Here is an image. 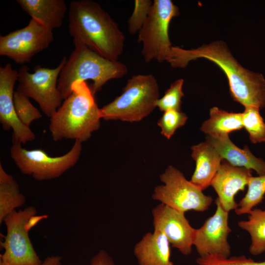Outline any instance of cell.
I'll return each mask as SVG.
<instances>
[{"label": "cell", "mask_w": 265, "mask_h": 265, "mask_svg": "<svg viewBox=\"0 0 265 265\" xmlns=\"http://www.w3.org/2000/svg\"><path fill=\"white\" fill-rule=\"evenodd\" d=\"M206 58L219 66L226 75L233 99L244 107H265V79L263 75L242 66L223 41H214L196 49L172 46L167 62L173 68H184L191 61Z\"/></svg>", "instance_id": "obj_1"}, {"label": "cell", "mask_w": 265, "mask_h": 265, "mask_svg": "<svg viewBox=\"0 0 265 265\" xmlns=\"http://www.w3.org/2000/svg\"><path fill=\"white\" fill-rule=\"evenodd\" d=\"M68 31L73 41L85 45L112 61L123 53L125 37L117 23L97 2L72 1L68 16Z\"/></svg>", "instance_id": "obj_2"}, {"label": "cell", "mask_w": 265, "mask_h": 265, "mask_svg": "<svg viewBox=\"0 0 265 265\" xmlns=\"http://www.w3.org/2000/svg\"><path fill=\"white\" fill-rule=\"evenodd\" d=\"M72 93L50 117L49 129L53 140H87L100 127V108L85 81H76Z\"/></svg>", "instance_id": "obj_3"}, {"label": "cell", "mask_w": 265, "mask_h": 265, "mask_svg": "<svg viewBox=\"0 0 265 265\" xmlns=\"http://www.w3.org/2000/svg\"><path fill=\"white\" fill-rule=\"evenodd\" d=\"M73 42L75 49L58 79L57 87L63 100L72 93L71 86L76 81H93L90 88L95 94L109 80L127 74L128 68L123 63L104 57L81 42Z\"/></svg>", "instance_id": "obj_4"}, {"label": "cell", "mask_w": 265, "mask_h": 265, "mask_svg": "<svg viewBox=\"0 0 265 265\" xmlns=\"http://www.w3.org/2000/svg\"><path fill=\"white\" fill-rule=\"evenodd\" d=\"M159 98V84L153 75H134L120 95L100 108L101 117L105 120L139 121L153 111Z\"/></svg>", "instance_id": "obj_5"}, {"label": "cell", "mask_w": 265, "mask_h": 265, "mask_svg": "<svg viewBox=\"0 0 265 265\" xmlns=\"http://www.w3.org/2000/svg\"><path fill=\"white\" fill-rule=\"evenodd\" d=\"M47 214L38 215L36 208L29 206L14 211L4 219L6 234L0 246L4 251L0 256V265H41L29 237V232Z\"/></svg>", "instance_id": "obj_6"}, {"label": "cell", "mask_w": 265, "mask_h": 265, "mask_svg": "<svg viewBox=\"0 0 265 265\" xmlns=\"http://www.w3.org/2000/svg\"><path fill=\"white\" fill-rule=\"evenodd\" d=\"M180 14L170 0H154L148 16L138 32L137 41L142 45L141 54L146 62L167 61L172 44L169 26L172 19Z\"/></svg>", "instance_id": "obj_7"}, {"label": "cell", "mask_w": 265, "mask_h": 265, "mask_svg": "<svg viewBox=\"0 0 265 265\" xmlns=\"http://www.w3.org/2000/svg\"><path fill=\"white\" fill-rule=\"evenodd\" d=\"M82 151V142L75 140L65 154L53 157L41 149L27 150L19 142H12L10 156L21 172L37 181L50 180L61 176L77 163Z\"/></svg>", "instance_id": "obj_8"}, {"label": "cell", "mask_w": 265, "mask_h": 265, "mask_svg": "<svg viewBox=\"0 0 265 265\" xmlns=\"http://www.w3.org/2000/svg\"><path fill=\"white\" fill-rule=\"evenodd\" d=\"M159 178L163 184L155 187L154 200L183 213L189 210L203 212L212 203L211 196L205 195L173 166H168Z\"/></svg>", "instance_id": "obj_9"}, {"label": "cell", "mask_w": 265, "mask_h": 265, "mask_svg": "<svg viewBox=\"0 0 265 265\" xmlns=\"http://www.w3.org/2000/svg\"><path fill=\"white\" fill-rule=\"evenodd\" d=\"M67 60L66 56H64L55 68L36 65L33 72L30 73L28 67L24 65L18 71L17 90L36 102L42 112L49 118L64 100L57 83L61 70Z\"/></svg>", "instance_id": "obj_10"}, {"label": "cell", "mask_w": 265, "mask_h": 265, "mask_svg": "<svg viewBox=\"0 0 265 265\" xmlns=\"http://www.w3.org/2000/svg\"><path fill=\"white\" fill-rule=\"evenodd\" d=\"M53 40V30L31 18L25 27L0 35V55L23 64L47 49Z\"/></svg>", "instance_id": "obj_11"}, {"label": "cell", "mask_w": 265, "mask_h": 265, "mask_svg": "<svg viewBox=\"0 0 265 265\" xmlns=\"http://www.w3.org/2000/svg\"><path fill=\"white\" fill-rule=\"evenodd\" d=\"M215 204L214 213L196 231L193 245L200 257L216 255L229 257L231 254L228 241V237L232 231L228 224L229 212L224 210L218 198Z\"/></svg>", "instance_id": "obj_12"}, {"label": "cell", "mask_w": 265, "mask_h": 265, "mask_svg": "<svg viewBox=\"0 0 265 265\" xmlns=\"http://www.w3.org/2000/svg\"><path fill=\"white\" fill-rule=\"evenodd\" d=\"M152 215L154 230L163 233L172 246L182 254L189 255L196 229L190 225L185 213L161 203L153 209Z\"/></svg>", "instance_id": "obj_13"}, {"label": "cell", "mask_w": 265, "mask_h": 265, "mask_svg": "<svg viewBox=\"0 0 265 265\" xmlns=\"http://www.w3.org/2000/svg\"><path fill=\"white\" fill-rule=\"evenodd\" d=\"M18 79V71L10 63L0 67V122L4 130H12V142L25 144L34 140L35 134L20 121L16 113L13 94Z\"/></svg>", "instance_id": "obj_14"}, {"label": "cell", "mask_w": 265, "mask_h": 265, "mask_svg": "<svg viewBox=\"0 0 265 265\" xmlns=\"http://www.w3.org/2000/svg\"><path fill=\"white\" fill-rule=\"evenodd\" d=\"M251 176V170L222 160L210 186L217 194V198L224 210L229 212L238 208L235 196L239 191L244 190Z\"/></svg>", "instance_id": "obj_15"}, {"label": "cell", "mask_w": 265, "mask_h": 265, "mask_svg": "<svg viewBox=\"0 0 265 265\" xmlns=\"http://www.w3.org/2000/svg\"><path fill=\"white\" fill-rule=\"evenodd\" d=\"M206 141L211 144L220 155L232 165L255 170L259 176L265 175V161L255 156L245 145L243 149L237 147L229 135L220 137L207 136Z\"/></svg>", "instance_id": "obj_16"}, {"label": "cell", "mask_w": 265, "mask_h": 265, "mask_svg": "<svg viewBox=\"0 0 265 265\" xmlns=\"http://www.w3.org/2000/svg\"><path fill=\"white\" fill-rule=\"evenodd\" d=\"M196 167L190 181L202 191L211 185L222 160L213 147L207 141L191 148Z\"/></svg>", "instance_id": "obj_17"}, {"label": "cell", "mask_w": 265, "mask_h": 265, "mask_svg": "<svg viewBox=\"0 0 265 265\" xmlns=\"http://www.w3.org/2000/svg\"><path fill=\"white\" fill-rule=\"evenodd\" d=\"M170 245L163 233L154 230L135 244L133 252L139 265H174L170 261Z\"/></svg>", "instance_id": "obj_18"}, {"label": "cell", "mask_w": 265, "mask_h": 265, "mask_svg": "<svg viewBox=\"0 0 265 265\" xmlns=\"http://www.w3.org/2000/svg\"><path fill=\"white\" fill-rule=\"evenodd\" d=\"M17 2L31 18L52 30L62 26L67 11L64 0H17Z\"/></svg>", "instance_id": "obj_19"}, {"label": "cell", "mask_w": 265, "mask_h": 265, "mask_svg": "<svg viewBox=\"0 0 265 265\" xmlns=\"http://www.w3.org/2000/svg\"><path fill=\"white\" fill-rule=\"evenodd\" d=\"M243 128L242 113L229 112L217 107L210 110V118L204 121L200 131L207 136L220 137Z\"/></svg>", "instance_id": "obj_20"}, {"label": "cell", "mask_w": 265, "mask_h": 265, "mask_svg": "<svg viewBox=\"0 0 265 265\" xmlns=\"http://www.w3.org/2000/svg\"><path fill=\"white\" fill-rule=\"evenodd\" d=\"M25 201V197L21 192L18 184L11 175L5 172L0 163V224L8 214L23 206Z\"/></svg>", "instance_id": "obj_21"}, {"label": "cell", "mask_w": 265, "mask_h": 265, "mask_svg": "<svg viewBox=\"0 0 265 265\" xmlns=\"http://www.w3.org/2000/svg\"><path fill=\"white\" fill-rule=\"evenodd\" d=\"M248 214V220L240 221L238 224L250 235V253L258 255L265 251V210L253 209Z\"/></svg>", "instance_id": "obj_22"}, {"label": "cell", "mask_w": 265, "mask_h": 265, "mask_svg": "<svg viewBox=\"0 0 265 265\" xmlns=\"http://www.w3.org/2000/svg\"><path fill=\"white\" fill-rule=\"evenodd\" d=\"M248 190L235 210L237 215L248 214L254 207L261 203L265 194V175L251 176L248 180Z\"/></svg>", "instance_id": "obj_23"}, {"label": "cell", "mask_w": 265, "mask_h": 265, "mask_svg": "<svg viewBox=\"0 0 265 265\" xmlns=\"http://www.w3.org/2000/svg\"><path fill=\"white\" fill-rule=\"evenodd\" d=\"M257 107H245L242 113L243 128L249 133L253 144L265 142V123Z\"/></svg>", "instance_id": "obj_24"}, {"label": "cell", "mask_w": 265, "mask_h": 265, "mask_svg": "<svg viewBox=\"0 0 265 265\" xmlns=\"http://www.w3.org/2000/svg\"><path fill=\"white\" fill-rule=\"evenodd\" d=\"M13 102L16 115L26 126L30 128L32 122L42 118L40 111L31 104L29 98L21 92L14 91Z\"/></svg>", "instance_id": "obj_25"}, {"label": "cell", "mask_w": 265, "mask_h": 265, "mask_svg": "<svg viewBox=\"0 0 265 265\" xmlns=\"http://www.w3.org/2000/svg\"><path fill=\"white\" fill-rule=\"evenodd\" d=\"M184 80L178 79L173 82L164 95L156 102V107L163 112L169 110H181L182 98L184 96L183 86Z\"/></svg>", "instance_id": "obj_26"}, {"label": "cell", "mask_w": 265, "mask_h": 265, "mask_svg": "<svg viewBox=\"0 0 265 265\" xmlns=\"http://www.w3.org/2000/svg\"><path fill=\"white\" fill-rule=\"evenodd\" d=\"M187 118V115L181 110L172 109L163 112L158 123L161 133L170 139L178 129L185 124Z\"/></svg>", "instance_id": "obj_27"}, {"label": "cell", "mask_w": 265, "mask_h": 265, "mask_svg": "<svg viewBox=\"0 0 265 265\" xmlns=\"http://www.w3.org/2000/svg\"><path fill=\"white\" fill-rule=\"evenodd\" d=\"M153 1L135 0L133 12L128 21V30L130 34L138 32L145 23Z\"/></svg>", "instance_id": "obj_28"}, {"label": "cell", "mask_w": 265, "mask_h": 265, "mask_svg": "<svg viewBox=\"0 0 265 265\" xmlns=\"http://www.w3.org/2000/svg\"><path fill=\"white\" fill-rule=\"evenodd\" d=\"M196 262L197 265H265V261L255 262L243 255L230 258L207 255L199 257Z\"/></svg>", "instance_id": "obj_29"}, {"label": "cell", "mask_w": 265, "mask_h": 265, "mask_svg": "<svg viewBox=\"0 0 265 265\" xmlns=\"http://www.w3.org/2000/svg\"><path fill=\"white\" fill-rule=\"evenodd\" d=\"M90 265H115V264L112 258L105 250H100L91 259Z\"/></svg>", "instance_id": "obj_30"}, {"label": "cell", "mask_w": 265, "mask_h": 265, "mask_svg": "<svg viewBox=\"0 0 265 265\" xmlns=\"http://www.w3.org/2000/svg\"><path fill=\"white\" fill-rule=\"evenodd\" d=\"M61 257L59 256H51L45 258L41 265H61Z\"/></svg>", "instance_id": "obj_31"}]
</instances>
